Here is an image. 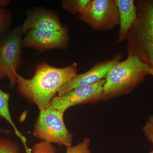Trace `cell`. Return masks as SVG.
<instances>
[{"label": "cell", "mask_w": 153, "mask_h": 153, "mask_svg": "<svg viewBox=\"0 0 153 153\" xmlns=\"http://www.w3.org/2000/svg\"><path fill=\"white\" fill-rule=\"evenodd\" d=\"M77 74L75 62L57 68L43 62L36 66L31 79H25L17 73L16 83L20 94L36 104L41 111L50 106L52 100L62 88Z\"/></svg>", "instance_id": "1"}, {"label": "cell", "mask_w": 153, "mask_h": 153, "mask_svg": "<svg viewBox=\"0 0 153 153\" xmlns=\"http://www.w3.org/2000/svg\"><path fill=\"white\" fill-rule=\"evenodd\" d=\"M149 67L135 56H128L112 67L106 74L102 100L119 97L135 89L149 74Z\"/></svg>", "instance_id": "2"}, {"label": "cell", "mask_w": 153, "mask_h": 153, "mask_svg": "<svg viewBox=\"0 0 153 153\" xmlns=\"http://www.w3.org/2000/svg\"><path fill=\"white\" fill-rule=\"evenodd\" d=\"M137 16L127 36L128 56L153 67V0H137Z\"/></svg>", "instance_id": "3"}, {"label": "cell", "mask_w": 153, "mask_h": 153, "mask_svg": "<svg viewBox=\"0 0 153 153\" xmlns=\"http://www.w3.org/2000/svg\"><path fill=\"white\" fill-rule=\"evenodd\" d=\"M64 113L50 105L40 111L34 125L33 135L39 139L66 148L72 146L73 134L64 121Z\"/></svg>", "instance_id": "4"}, {"label": "cell", "mask_w": 153, "mask_h": 153, "mask_svg": "<svg viewBox=\"0 0 153 153\" xmlns=\"http://www.w3.org/2000/svg\"><path fill=\"white\" fill-rule=\"evenodd\" d=\"M22 26H17L0 40V79L7 78L9 86L16 83L17 69L22 63L23 35Z\"/></svg>", "instance_id": "5"}, {"label": "cell", "mask_w": 153, "mask_h": 153, "mask_svg": "<svg viewBox=\"0 0 153 153\" xmlns=\"http://www.w3.org/2000/svg\"><path fill=\"white\" fill-rule=\"evenodd\" d=\"M78 17L96 31H108L120 25L119 12L114 0H89Z\"/></svg>", "instance_id": "6"}, {"label": "cell", "mask_w": 153, "mask_h": 153, "mask_svg": "<svg viewBox=\"0 0 153 153\" xmlns=\"http://www.w3.org/2000/svg\"><path fill=\"white\" fill-rule=\"evenodd\" d=\"M105 82L104 78L91 85L75 88L64 95L56 96L50 105L65 113L66 110L74 105L95 104L102 100Z\"/></svg>", "instance_id": "7"}, {"label": "cell", "mask_w": 153, "mask_h": 153, "mask_svg": "<svg viewBox=\"0 0 153 153\" xmlns=\"http://www.w3.org/2000/svg\"><path fill=\"white\" fill-rule=\"evenodd\" d=\"M70 36L68 27L63 26L60 30H30L22 40L23 47L36 49L40 52L60 49L69 46Z\"/></svg>", "instance_id": "8"}, {"label": "cell", "mask_w": 153, "mask_h": 153, "mask_svg": "<svg viewBox=\"0 0 153 153\" xmlns=\"http://www.w3.org/2000/svg\"><path fill=\"white\" fill-rule=\"evenodd\" d=\"M123 57L121 53L115 54L112 58L94 64L90 69L82 74H76L74 78L62 88L57 95L66 94L79 86L91 85L104 79L109 70Z\"/></svg>", "instance_id": "9"}, {"label": "cell", "mask_w": 153, "mask_h": 153, "mask_svg": "<svg viewBox=\"0 0 153 153\" xmlns=\"http://www.w3.org/2000/svg\"><path fill=\"white\" fill-rule=\"evenodd\" d=\"M63 27L56 12L41 7H35L28 10L22 25L24 34L30 30H60Z\"/></svg>", "instance_id": "10"}, {"label": "cell", "mask_w": 153, "mask_h": 153, "mask_svg": "<svg viewBox=\"0 0 153 153\" xmlns=\"http://www.w3.org/2000/svg\"><path fill=\"white\" fill-rule=\"evenodd\" d=\"M120 15V30L116 44L126 40L129 31L136 21L137 8L134 0H114Z\"/></svg>", "instance_id": "11"}, {"label": "cell", "mask_w": 153, "mask_h": 153, "mask_svg": "<svg viewBox=\"0 0 153 153\" xmlns=\"http://www.w3.org/2000/svg\"><path fill=\"white\" fill-rule=\"evenodd\" d=\"M10 95L9 93L0 89V117L4 119L14 129L16 135L21 140L24 145L26 153H32V150L28 146L26 137L19 131L12 120L9 110V101Z\"/></svg>", "instance_id": "12"}, {"label": "cell", "mask_w": 153, "mask_h": 153, "mask_svg": "<svg viewBox=\"0 0 153 153\" xmlns=\"http://www.w3.org/2000/svg\"><path fill=\"white\" fill-rule=\"evenodd\" d=\"M89 0H63L61 5L62 9L71 15H79Z\"/></svg>", "instance_id": "13"}, {"label": "cell", "mask_w": 153, "mask_h": 153, "mask_svg": "<svg viewBox=\"0 0 153 153\" xmlns=\"http://www.w3.org/2000/svg\"><path fill=\"white\" fill-rule=\"evenodd\" d=\"M12 15L8 10L0 7V40L10 31Z\"/></svg>", "instance_id": "14"}, {"label": "cell", "mask_w": 153, "mask_h": 153, "mask_svg": "<svg viewBox=\"0 0 153 153\" xmlns=\"http://www.w3.org/2000/svg\"><path fill=\"white\" fill-rule=\"evenodd\" d=\"M90 143V139L85 138L77 145L66 148V153H92L89 149Z\"/></svg>", "instance_id": "15"}, {"label": "cell", "mask_w": 153, "mask_h": 153, "mask_svg": "<svg viewBox=\"0 0 153 153\" xmlns=\"http://www.w3.org/2000/svg\"><path fill=\"white\" fill-rule=\"evenodd\" d=\"M0 153H21L18 146L10 140L0 138Z\"/></svg>", "instance_id": "16"}, {"label": "cell", "mask_w": 153, "mask_h": 153, "mask_svg": "<svg viewBox=\"0 0 153 153\" xmlns=\"http://www.w3.org/2000/svg\"><path fill=\"white\" fill-rule=\"evenodd\" d=\"M33 153H56V149L52 144L42 141L33 146Z\"/></svg>", "instance_id": "17"}, {"label": "cell", "mask_w": 153, "mask_h": 153, "mask_svg": "<svg viewBox=\"0 0 153 153\" xmlns=\"http://www.w3.org/2000/svg\"><path fill=\"white\" fill-rule=\"evenodd\" d=\"M143 131L145 136L153 145V115L148 118L146 123L143 127Z\"/></svg>", "instance_id": "18"}, {"label": "cell", "mask_w": 153, "mask_h": 153, "mask_svg": "<svg viewBox=\"0 0 153 153\" xmlns=\"http://www.w3.org/2000/svg\"><path fill=\"white\" fill-rule=\"evenodd\" d=\"M10 2L8 0H0V7L6 8L10 4Z\"/></svg>", "instance_id": "19"}, {"label": "cell", "mask_w": 153, "mask_h": 153, "mask_svg": "<svg viewBox=\"0 0 153 153\" xmlns=\"http://www.w3.org/2000/svg\"><path fill=\"white\" fill-rule=\"evenodd\" d=\"M149 74H151L153 76V67H149Z\"/></svg>", "instance_id": "20"}, {"label": "cell", "mask_w": 153, "mask_h": 153, "mask_svg": "<svg viewBox=\"0 0 153 153\" xmlns=\"http://www.w3.org/2000/svg\"><path fill=\"white\" fill-rule=\"evenodd\" d=\"M6 131L0 128V132H6Z\"/></svg>", "instance_id": "21"}, {"label": "cell", "mask_w": 153, "mask_h": 153, "mask_svg": "<svg viewBox=\"0 0 153 153\" xmlns=\"http://www.w3.org/2000/svg\"><path fill=\"white\" fill-rule=\"evenodd\" d=\"M149 153H153V151H152V152H150Z\"/></svg>", "instance_id": "22"}]
</instances>
